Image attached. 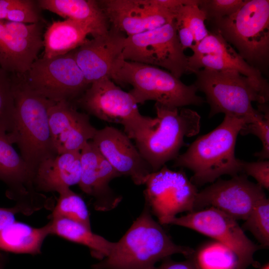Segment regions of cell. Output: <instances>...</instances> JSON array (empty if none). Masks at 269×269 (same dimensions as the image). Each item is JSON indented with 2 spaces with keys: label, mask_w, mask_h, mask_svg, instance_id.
<instances>
[{
  "label": "cell",
  "mask_w": 269,
  "mask_h": 269,
  "mask_svg": "<svg viewBox=\"0 0 269 269\" xmlns=\"http://www.w3.org/2000/svg\"><path fill=\"white\" fill-rule=\"evenodd\" d=\"M92 141L114 168L135 184H144L152 172L131 138L120 130L106 126L97 130Z\"/></svg>",
  "instance_id": "d6986e66"
},
{
  "label": "cell",
  "mask_w": 269,
  "mask_h": 269,
  "mask_svg": "<svg viewBox=\"0 0 269 269\" xmlns=\"http://www.w3.org/2000/svg\"><path fill=\"white\" fill-rule=\"evenodd\" d=\"M240 134L242 135L252 134L256 135L262 143L261 151L256 152L254 155L259 160H267L269 158V114L266 111L259 120L246 124L242 128Z\"/></svg>",
  "instance_id": "1f68e13d"
},
{
  "label": "cell",
  "mask_w": 269,
  "mask_h": 269,
  "mask_svg": "<svg viewBox=\"0 0 269 269\" xmlns=\"http://www.w3.org/2000/svg\"><path fill=\"white\" fill-rule=\"evenodd\" d=\"M154 269H199L190 258H186L184 261H175L170 257L162 261L161 264Z\"/></svg>",
  "instance_id": "e575fe53"
},
{
  "label": "cell",
  "mask_w": 269,
  "mask_h": 269,
  "mask_svg": "<svg viewBox=\"0 0 269 269\" xmlns=\"http://www.w3.org/2000/svg\"><path fill=\"white\" fill-rule=\"evenodd\" d=\"M13 76L15 128L11 142L34 172L44 159L57 154L52 143L49 124V110L55 102L33 91L21 75Z\"/></svg>",
  "instance_id": "277c9868"
},
{
  "label": "cell",
  "mask_w": 269,
  "mask_h": 269,
  "mask_svg": "<svg viewBox=\"0 0 269 269\" xmlns=\"http://www.w3.org/2000/svg\"><path fill=\"white\" fill-rule=\"evenodd\" d=\"M34 172L12 146L8 137L0 133V180L8 187L7 196L25 208L36 205L38 192L33 185Z\"/></svg>",
  "instance_id": "44dd1931"
},
{
  "label": "cell",
  "mask_w": 269,
  "mask_h": 269,
  "mask_svg": "<svg viewBox=\"0 0 269 269\" xmlns=\"http://www.w3.org/2000/svg\"><path fill=\"white\" fill-rule=\"evenodd\" d=\"M42 47V21L27 24L0 20V67L5 71L24 74Z\"/></svg>",
  "instance_id": "5bb4252c"
},
{
  "label": "cell",
  "mask_w": 269,
  "mask_h": 269,
  "mask_svg": "<svg viewBox=\"0 0 269 269\" xmlns=\"http://www.w3.org/2000/svg\"><path fill=\"white\" fill-rule=\"evenodd\" d=\"M169 224L192 229L224 244L249 266L259 264L254 256L262 248L246 236L237 220L218 209L208 207L193 211L175 217Z\"/></svg>",
  "instance_id": "7c38bea8"
},
{
  "label": "cell",
  "mask_w": 269,
  "mask_h": 269,
  "mask_svg": "<svg viewBox=\"0 0 269 269\" xmlns=\"http://www.w3.org/2000/svg\"><path fill=\"white\" fill-rule=\"evenodd\" d=\"M75 102L88 115L121 124L125 133L134 140L146 134L158 122L156 117L142 115L132 96L107 77L91 84Z\"/></svg>",
  "instance_id": "ba28073f"
},
{
  "label": "cell",
  "mask_w": 269,
  "mask_h": 269,
  "mask_svg": "<svg viewBox=\"0 0 269 269\" xmlns=\"http://www.w3.org/2000/svg\"><path fill=\"white\" fill-rule=\"evenodd\" d=\"M259 269H269V263L268 262L260 267Z\"/></svg>",
  "instance_id": "f35d334b"
},
{
  "label": "cell",
  "mask_w": 269,
  "mask_h": 269,
  "mask_svg": "<svg viewBox=\"0 0 269 269\" xmlns=\"http://www.w3.org/2000/svg\"><path fill=\"white\" fill-rule=\"evenodd\" d=\"M40 9L55 13L65 19H70L92 26L98 35L106 33L109 23L95 0H38Z\"/></svg>",
  "instance_id": "cb8c5ba5"
},
{
  "label": "cell",
  "mask_w": 269,
  "mask_h": 269,
  "mask_svg": "<svg viewBox=\"0 0 269 269\" xmlns=\"http://www.w3.org/2000/svg\"><path fill=\"white\" fill-rule=\"evenodd\" d=\"M59 194L57 202L49 216V219L65 218L91 229L89 210L82 197L70 188L63 190Z\"/></svg>",
  "instance_id": "83f0119b"
},
{
  "label": "cell",
  "mask_w": 269,
  "mask_h": 269,
  "mask_svg": "<svg viewBox=\"0 0 269 269\" xmlns=\"http://www.w3.org/2000/svg\"><path fill=\"white\" fill-rule=\"evenodd\" d=\"M112 80L131 85L133 89L129 93L137 104L153 100L163 106L179 108L201 106L206 102L197 95L193 84L187 85L169 72L147 64L123 59Z\"/></svg>",
  "instance_id": "8992f818"
},
{
  "label": "cell",
  "mask_w": 269,
  "mask_h": 269,
  "mask_svg": "<svg viewBox=\"0 0 269 269\" xmlns=\"http://www.w3.org/2000/svg\"><path fill=\"white\" fill-rule=\"evenodd\" d=\"M187 258L191 259L199 269H247L249 267L232 250L215 240L202 244Z\"/></svg>",
  "instance_id": "4316f807"
},
{
  "label": "cell",
  "mask_w": 269,
  "mask_h": 269,
  "mask_svg": "<svg viewBox=\"0 0 269 269\" xmlns=\"http://www.w3.org/2000/svg\"><path fill=\"white\" fill-rule=\"evenodd\" d=\"M241 172L254 178L257 184L264 189H269V161L259 160L255 162L241 160Z\"/></svg>",
  "instance_id": "836d02e7"
},
{
  "label": "cell",
  "mask_w": 269,
  "mask_h": 269,
  "mask_svg": "<svg viewBox=\"0 0 269 269\" xmlns=\"http://www.w3.org/2000/svg\"><path fill=\"white\" fill-rule=\"evenodd\" d=\"M50 235V223L35 228L15 221L0 231V250L15 254H41L43 243Z\"/></svg>",
  "instance_id": "d4e9b609"
},
{
  "label": "cell",
  "mask_w": 269,
  "mask_h": 269,
  "mask_svg": "<svg viewBox=\"0 0 269 269\" xmlns=\"http://www.w3.org/2000/svg\"><path fill=\"white\" fill-rule=\"evenodd\" d=\"M126 36L110 26L106 33L88 39L72 51L88 84L105 77L112 80L118 64L124 59Z\"/></svg>",
  "instance_id": "2e32d148"
},
{
  "label": "cell",
  "mask_w": 269,
  "mask_h": 269,
  "mask_svg": "<svg viewBox=\"0 0 269 269\" xmlns=\"http://www.w3.org/2000/svg\"><path fill=\"white\" fill-rule=\"evenodd\" d=\"M99 36L90 25L70 19L53 21L43 34L42 57L52 58L75 50L88 40Z\"/></svg>",
  "instance_id": "603a6c76"
},
{
  "label": "cell",
  "mask_w": 269,
  "mask_h": 269,
  "mask_svg": "<svg viewBox=\"0 0 269 269\" xmlns=\"http://www.w3.org/2000/svg\"><path fill=\"white\" fill-rule=\"evenodd\" d=\"M81 173L80 151H70L47 158L37 167L33 185L39 192L59 193L79 184Z\"/></svg>",
  "instance_id": "7402d4cb"
},
{
  "label": "cell",
  "mask_w": 269,
  "mask_h": 269,
  "mask_svg": "<svg viewBox=\"0 0 269 269\" xmlns=\"http://www.w3.org/2000/svg\"><path fill=\"white\" fill-rule=\"evenodd\" d=\"M267 197L264 189L245 174L218 179L198 192L194 211L214 207L236 220H245L254 207Z\"/></svg>",
  "instance_id": "4fadbf2b"
},
{
  "label": "cell",
  "mask_w": 269,
  "mask_h": 269,
  "mask_svg": "<svg viewBox=\"0 0 269 269\" xmlns=\"http://www.w3.org/2000/svg\"><path fill=\"white\" fill-rule=\"evenodd\" d=\"M250 232L262 248L269 246V200H261L253 209L241 227Z\"/></svg>",
  "instance_id": "f546056e"
},
{
  "label": "cell",
  "mask_w": 269,
  "mask_h": 269,
  "mask_svg": "<svg viewBox=\"0 0 269 269\" xmlns=\"http://www.w3.org/2000/svg\"><path fill=\"white\" fill-rule=\"evenodd\" d=\"M157 124L135 140V146L150 166L152 172L159 170L179 154L185 137L197 134L200 116L190 109L169 107L155 103Z\"/></svg>",
  "instance_id": "52a82bcc"
},
{
  "label": "cell",
  "mask_w": 269,
  "mask_h": 269,
  "mask_svg": "<svg viewBox=\"0 0 269 269\" xmlns=\"http://www.w3.org/2000/svg\"><path fill=\"white\" fill-rule=\"evenodd\" d=\"M6 260L5 255L0 253V269H4Z\"/></svg>",
  "instance_id": "74e56055"
},
{
  "label": "cell",
  "mask_w": 269,
  "mask_h": 269,
  "mask_svg": "<svg viewBox=\"0 0 269 269\" xmlns=\"http://www.w3.org/2000/svg\"><path fill=\"white\" fill-rule=\"evenodd\" d=\"M193 54L188 57L189 73L201 69L222 71H236L269 87L262 72L249 64L219 33L210 31L209 34L191 49Z\"/></svg>",
  "instance_id": "ac0fdd59"
},
{
  "label": "cell",
  "mask_w": 269,
  "mask_h": 269,
  "mask_svg": "<svg viewBox=\"0 0 269 269\" xmlns=\"http://www.w3.org/2000/svg\"><path fill=\"white\" fill-rule=\"evenodd\" d=\"M246 0H199L198 6L205 13L207 20H212L232 15L242 7Z\"/></svg>",
  "instance_id": "4dcf8cb0"
},
{
  "label": "cell",
  "mask_w": 269,
  "mask_h": 269,
  "mask_svg": "<svg viewBox=\"0 0 269 269\" xmlns=\"http://www.w3.org/2000/svg\"><path fill=\"white\" fill-rule=\"evenodd\" d=\"M194 249L175 244L152 217L148 206L122 237L114 243L109 255L92 266V269H154L159 261L181 254L189 256Z\"/></svg>",
  "instance_id": "6da1fadb"
},
{
  "label": "cell",
  "mask_w": 269,
  "mask_h": 269,
  "mask_svg": "<svg viewBox=\"0 0 269 269\" xmlns=\"http://www.w3.org/2000/svg\"><path fill=\"white\" fill-rule=\"evenodd\" d=\"M15 128L13 76L0 67V133L10 142Z\"/></svg>",
  "instance_id": "f1b7e54d"
},
{
  "label": "cell",
  "mask_w": 269,
  "mask_h": 269,
  "mask_svg": "<svg viewBox=\"0 0 269 269\" xmlns=\"http://www.w3.org/2000/svg\"><path fill=\"white\" fill-rule=\"evenodd\" d=\"M21 75L33 91L55 102H75L90 86L72 51L55 57L37 58Z\"/></svg>",
  "instance_id": "9c48e42d"
},
{
  "label": "cell",
  "mask_w": 269,
  "mask_h": 269,
  "mask_svg": "<svg viewBox=\"0 0 269 269\" xmlns=\"http://www.w3.org/2000/svg\"><path fill=\"white\" fill-rule=\"evenodd\" d=\"M81 190L93 199V207L98 211L113 210L122 200L109 185L121 175L102 155L97 146L89 141L80 151Z\"/></svg>",
  "instance_id": "e0dca14e"
},
{
  "label": "cell",
  "mask_w": 269,
  "mask_h": 269,
  "mask_svg": "<svg viewBox=\"0 0 269 269\" xmlns=\"http://www.w3.org/2000/svg\"><path fill=\"white\" fill-rule=\"evenodd\" d=\"M144 184L145 204L161 225L169 224L179 213L194 211L198 191L182 170H172L164 165L152 172Z\"/></svg>",
  "instance_id": "8fae6325"
},
{
  "label": "cell",
  "mask_w": 269,
  "mask_h": 269,
  "mask_svg": "<svg viewBox=\"0 0 269 269\" xmlns=\"http://www.w3.org/2000/svg\"><path fill=\"white\" fill-rule=\"evenodd\" d=\"M247 121L225 115L222 122L211 132L198 137L186 151L173 160V167L188 168L190 179L196 186L212 183L221 176L241 172V160L235 156L238 135Z\"/></svg>",
  "instance_id": "7a4b0ae2"
},
{
  "label": "cell",
  "mask_w": 269,
  "mask_h": 269,
  "mask_svg": "<svg viewBox=\"0 0 269 269\" xmlns=\"http://www.w3.org/2000/svg\"><path fill=\"white\" fill-rule=\"evenodd\" d=\"M18 213L24 214L23 209L18 205L10 208L0 207V231L15 220V215Z\"/></svg>",
  "instance_id": "d590c367"
},
{
  "label": "cell",
  "mask_w": 269,
  "mask_h": 269,
  "mask_svg": "<svg viewBox=\"0 0 269 269\" xmlns=\"http://www.w3.org/2000/svg\"><path fill=\"white\" fill-rule=\"evenodd\" d=\"M48 116L52 143L57 154L80 151L98 130L91 124L89 115L78 111L70 102H54Z\"/></svg>",
  "instance_id": "ffe728a7"
},
{
  "label": "cell",
  "mask_w": 269,
  "mask_h": 269,
  "mask_svg": "<svg viewBox=\"0 0 269 269\" xmlns=\"http://www.w3.org/2000/svg\"><path fill=\"white\" fill-rule=\"evenodd\" d=\"M199 0L194 3L184 4L182 9L194 37L195 44L200 42L209 33L205 21V13L198 6Z\"/></svg>",
  "instance_id": "d6a6232c"
},
{
  "label": "cell",
  "mask_w": 269,
  "mask_h": 269,
  "mask_svg": "<svg viewBox=\"0 0 269 269\" xmlns=\"http://www.w3.org/2000/svg\"><path fill=\"white\" fill-rule=\"evenodd\" d=\"M110 26L127 36L161 27L174 20L173 10L158 0H98Z\"/></svg>",
  "instance_id": "9a60e30c"
},
{
  "label": "cell",
  "mask_w": 269,
  "mask_h": 269,
  "mask_svg": "<svg viewBox=\"0 0 269 269\" xmlns=\"http://www.w3.org/2000/svg\"><path fill=\"white\" fill-rule=\"evenodd\" d=\"M123 57L168 70L178 78L189 73L188 57L177 35L174 20L158 28L126 36Z\"/></svg>",
  "instance_id": "30bf717a"
},
{
  "label": "cell",
  "mask_w": 269,
  "mask_h": 269,
  "mask_svg": "<svg viewBox=\"0 0 269 269\" xmlns=\"http://www.w3.org/2000/svg\"><path fill=\"white\" fill-rule=\"evenodd\" d=\"M220 34L251 66L261 72L269 57V1L246 0L235 13L210 20Z\"/></svg>",
  "instance_id": "5b68a950"
},
{
  "label": "cell",
  "mask_w": 269,
  "mask_h": 269,
  "mask_svg": "<svg viewBox=\"0 0 269 269\" xmlns=\"http://www.w3.org/2000/svg\"><path fill=\"white\" fill-rule=\"evenodd\" d=\"M194 85L197 91L203 92L210 107V118L224 113L246 120L248 124L260 119L269 110L266 105L258 110L253 102L267 104L269 98V87L247 77L238 71H217L207 69L194 73Z\"/></svg>",
  "instance_id": "3957f363"
},
{
  "label": "cell",
  "mask_w": 269,
  "mask_h": 269,
  "mask_svg": "<svg viewBox=\"0 0 269 269\" xmlns=\"http://www.w3.org/2000/svg\"><path fill=\"white\" fill-rule=\"evenodd\" d=\"M50 235H55L87 247L91 255L100 260L110 253L115 242L96 234L83 225L65 218L50 219Z\"/></svg>",
  "instance_id": "484cf974"
},
{
  "label": "cell",
  "mask_w": 269,
  "mask_h": 269,
  "mask_svg": "<svg viewBox=\"0 0 269 269\" xmlns=\"http://www.w3.org/2000/svg\"><path fill=\"white\" fill-rule=\"evenodd\" d=\"M17 1V0H0V20H6L8 13Z\"/></svg>",
  "instance_id": "8d00e7d4"
}]
</instances>
